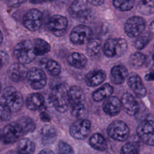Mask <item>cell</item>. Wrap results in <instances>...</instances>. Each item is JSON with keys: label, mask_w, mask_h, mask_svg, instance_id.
Returning <instances> with one entry per match:
<instances>
[{"label": "cell", "mask_w": 154, "mask_h": 154, "mask_svg": "<svg viewBox=\"0 0 154 154\" xmlns=\"http://www.w3.org/2000/svg\"><path fill=\"white\" fill-rule=\"evenodd\" d=\"M49 99L57 111L64 112L68 109L70 104L69 90L64 84H58L55 85L51 92Z\"/></svg>", "instance_id": "cell-1"}, {"label": "cell", "mask_w": 154, "mask_h": 154, "mask_svg": "<svg viewBox=\"0 0 154 154\" xmlns=\"http://www.w3.org/2000/svg\"><path fill=\"white\" fill-rule=\"evenodd\" d=\"M1 103L7 106L11 112H17L23 105V96L14 87L8 86L2 91Z\"/></svg>", "instance_id": "cell-2"}, {"label": "cell", "mask_w": 154, "mask_h": 154, "mask_svg": "<svg viewBox=\"0 0 154 154\" xmlns=\"http://www.w3.org/2000/svg\"><path fill=\"white\" fill-rule=\"evenodd\" d=\"M14 54L21 64L31 63L36 57L33 43L28 40L18 43L14 48Z\"/></svg>", "instance_id": "cell-3"}, {"label": "cell", "mask_w": 154, "mask_h": 154, "mask_svg": "<svg viewBox=\"0 0 154 154\" xmlns=\"http://www.w3.org/2000/svg\"><path fill=\"white\" fill-rule=\"evenodd\" d=\"M128 49V43L123 38H109L103 46L104 54L111 58H118L123 55Z\"/></svg>", "instance_id": "cell-4"}, {"label": "cell", "mask_w": 154, "mask_h": 154, "mask_svg": "<svg viewBox=\"0 0 154 154\" xmlns=\"http://www.w3.org/2000/svg\"><path fill=\"white\" fill-rule=\"evenodd\" d=\"M137 133L140 140L145 144L154 146V121L144 120L137 126Z\"/></svg>", "instance_id": "cell-5"}, {"label": "cell", "mask_w": 154, "mask_h": 154, "mask_svg": "<svg viewBox=\"0 0 154 154\" xmlns=\"http://www.w3.org/2000/svg\"><path fill=\"white\" fill-rule=\"evenodd\" d=\"M93 35L91 29L84 25L75 26L70 33V42L76 45H81L88 42Z\"/></svg>", "instance_id": "cell-6"}, {"label": "cell", "mask_w": 154, "mask_h": 154, "mask_svg": "<svg viewBox=\"0 0 154 154\" xmlns=\"http://www.w3.org/2000/svg\"><path fill=\"white\" fill-rule=\"evenodd\" d=\"M107 133L112 139L118 141H124L128 138L129 129L124 122L115 120L108 126Z\"/></svg>", "instance_id": "cell-7"}, {"label": "cell", "mask_w": 154, "mask_h": 154, "mask_svg": "<svg viewBox=\"0 0 154 154\" xmlns=\"http://www.w3.org/2000/svg\"><path fill=\"white\" fill-rule=\"evenodd\" d=\"M146 28L145 20L139 16H132L129 18L125 23L124 31L129 37H138L142 34Z\"/></svg>", "instance_id": "cell-8"}, {"label": "cell", "mask_w": 154, "mask_h": 154, "mask_svg": "<svg viewBox=\"0 0 154 154\" xmlns=\"http://www.w3.org/2000/svg\"><path fill=\"white\" fill-rule=\"evenodd\" d=\"M67 25L68 21L66 17L60 14L51 16L46 23L48 29L57 37H61L65 34Z\"/></svg>", "instance_id": "cell-9"}, {"label": "cell", "mask_w": 154, "mask_h": 154, "mask_svg": "<svg viewBox=\"0 0 154 154\" xmlns=\"http://www.w3.org/2000/svg\"><path fill=\"white\" fill-rule=\"evenodd\" d=\"M23 24L25 27L31 31H35L40 28L43 23V14L36 9L28 10L23 17Z\"/></svg>", "instance_id": "cell-10"}, {"label": "cell", "mask_w": 154, "mask_h": 154, "mask_svg": "<svg viewBox=\"0 0 154 154\" xmlns=\"http://www.w3.org/2000/svg\"><path fill=\"white\" fill-rule=\"evenodd\" d=\"M23 133L22 128L17 122H12L3 128L2 140L5 144H11L17 141Z\"/></svg>", "instance_id": "cell-11"}, {"label": "cell", "mask_w": 154, "mask_h": 154, "mask_svg": "<svg viewBox=\"0 0 154 154\" xmlns=\"http://www.w3.org/2000/svg\"><path fill=\"white\" fill-rule=\"evenodd\" d=\"M28 83L34 90H40L46 84V76L44 72L37 68L32 67L27 71L26 75Z\"/></svg>", "instance_id": "cell-12"}, {"label": "cell", "mask_w": 154, "mask_h": 154, "mask_svg": "<svg viewBox=\"0 0 154 154\" xmlns=\"http://www.w3.org/2000/svg\"><path fill=\"white\" fill-rule=\"evenodd\" d=\"M88 4L87 0H74L70 6V15L77 19H88L91 13Z\"/></svg>", "instance_id": "cell-13"}, {"label": "cell", "mask_w": 154, "mask_h": 154, "mask_svg": "<svg viewBox=\"0 0 154 154\" xmlns=\"http://www.w3.org/2000/svg\"><path fill=\"white\" fill-rule=\"evenodd\" d=\"M91 123L84 119L74 122L70 128L71 136L76 140H84L87 137L91 131Z\"/></svg>", "instance_id": "cell-14"}, {"label": "cell", "mask_w": 154, "mask_h": 154, "mask_svg": "<svg viewBox=\"0 0 154 154\" xmlns=\"http://www.w3.org/2000/svg\"><path fill=\"white\" fill-rule=\"evenodd\" d=\"M127 82L130 88L139 97H143L146 94V89L140 76L135 73H129L127 78Z\"/></svg>", "instance_id": "cell-15"}, {"label": "cell", "mask_w": 154, "mask_h": 154, "mask_svg": "<svg viewBox=\"0 0 154 154\" xmlns=\"http://www.w3.org/2000/svg\"><path fill=\"white\" fill-rule=\"evenodd\" d=\"M122 108L124 111L129 116H136L140 111V105L134 98V97L129 93L123 94L121 99Z\"/></svg>", "instance_id": "cell-16"}, {"label": "cell", "mask_w": 154, "mask_h": 154, "mask_svg": "<svg viewBox=\"0 0 154 154\" xmlns=\"http://www.w3.org/2000/svg\"><path fill=\"white\" fill-rule=\"evenodd\" d=\"M122 107L121 99L117 96L106 98L102 105V109L105 114L110 116H114L119 113Z\"/></svg>", "instance_id": "cell-17"}, {"label": "cell", "mask_w": 154, "mask_h": 154, "mask_svg": "<svg viewBox=\"0 0 154 154\" xmlns=\"http://www.w3.org/2000/svg\"><path fill=\"white\" fill-rule=\"evenodd\" d=\"M106 73L103 70H94L88 72L85 76V82L89 87H96L106 79Z\"/></svg>", "instance_id": "cell-18"}, {"label": "cell", "mask_w": 154, "mask_h": 154, "mask_svg": "<svg viewBox=\"0 0 154 154\" xmlns=\"http://www.w3.org/2000/svg\"><path fill=\"white\" fill-rule=\"evenodd\" d=\"M129 73L126 67L123 65L114 66L111 70L110 79L115 84H121L128 78Z\"/></svg>", "instance_id": "cell-19"}, {"label": "cell", "mask_w": 154, "mask_h": 154, "mask_svg": "<svg viewBox=\"0 0 154 154\" xmlns=\"http://www.w3.org/2000/svg\"><path fill=\"white\" fill-rule=\"evenodd\" d=\"M69 96L70 104L72 106L78 105H84L85 98V94L82 90L78 86L74 85L69 89Z\"/></svg>", "instance_id": "cell-20"}, {"label": "cell", "mask_w": 154, "mask_h": 154, "mask_svg": "<svg viewBox=\"0 0 154 154\" xmlns=\"http://www.w3.org/2000/svg\"><path fill=\"white\" fill-rule=\"evenodd\" d=\"M45 100L43 96L38 93L29 94L26 99V106L28 109L31 111H35L40 109L44 105Z\"/></svg>", "instance_id": "cell-21"}, {"label": "cell", "mask_w": 154, "mask_h": 154, "mask_svg": "<svg viewBox=\"0 0 154 154\" xmlns=\"http://www.w3.org/2000/svg\"><path fill=\"white\" fill-rule=\"evenodd\" d=\"M67 63L72 67L76 69H82L85 67L87 63V58L82 54L73 52L67 58Z\"/></svg>", "instance_id": "cell-22"}, {"label": "cell", "mask_w": 154, "mask_h": 154, "mask_svg": "<svg viewBox=\"0 0 154 154\" xmlns=\"http://www.w3.org/2000/svg\"><path fill=\"white\" fill-rule=\"evenodd\" d=\"M113 91L114 88L112 85L109 84H105L93 93L92 97L94 101L100 102L110 97Z\"/></svg>", "instance_id": "cell-23"}, {"label": "cell", "mask_w": 154, "mask_h": 154, "mask_svg": "<svg viewBox=\"0 0 154 154\" xmlns=\"http://www.w3.org/2000/svg\"><path fill=\"white\" fill-rule=\"evenodd\" d=\"M34 143L28 138L21 139L17 146L18 154H34L35 151Z\"/></svg>", "instance_id": "cell-24"}, {"label": "cell", "mask_w": 154, "mask_h": 154, "mask_svg": "<svg viewBox=\"0 0 154 154\" xmlns=\"http://www.w3.org/2000/svg\"><path fill=\"white\" fill-rule=\"evenodd\" d=\"M90 145L98 151H104L107 148V143L105 138L100 134H93L89 140Z\"/></svg>", "instance_id": "cell-25"}, {"label": "cell", "mask_w": 154, "mask_h": 154, "mask_svg": "<svg viewBox=\"0 0 154 154\" xmlns=\"http://www.w3.org/2000/svg\"><path fill=\"white\" fill-rule=\"evenodd\" d=\"M32 43L36 55H42L45 54L51 49L49 43L43 39L40 38H35Z\"/></svg>", "instance_id": "cell-26"}, {"label": "cell", "mask_w": 154, "mask_h": 154, "mask_svg": "<svg viewBox=\"0 0 154 154\" xmlns=\"http://www.w3.org/2000/svg\"><path fill=\"white\" fill-rule=\"evenodd\" d=\"M137 10L143 15H150L154 13V0H140Z\"/></svg>", "instance_id": "cell-27"}, {"label": "cell", "mask_w": 154, "mask_h": 154, "mask_svg": "<svg viewBox=\"0 0 154 154\" xmlns=\"http://www.w3.org/2000/svg\"><path fill=\"white\" fill-rule=\"evenodd\" d=\"M146 61V57L140 52L132 54L129 59V63L134 69H138L143 66Z\"/></svg>", "instance_id": "cell-28"}, {"label": "cell", "mask_w": 154, "mask_h": 154, "mask_svg": "<svg viewBox=\"0 0 154 154\" xmlns=\"http://www.w3.org/2000/svg\"><path fill=\"white\" fill-rule=\"evenodd\" d=\"M9 76L13 82H18L20 81L24 76L25 72L23 67L19 64H13L9 69Z\"/></svg>", "instance_id": "cell-29"}, {"label": "cell", "mask_w": 154, "mask_h": 154, "mask_svg": "<svg viewBox=\"0 0 154 154\" xmlns=\"http://www.w3.org/2000/svg\"><path fill=\"white\" fill-rule=\"evenodd\" d=\"M56 131L52 126L50 125H45L42 130V140L44 142L49 143L54 141L56 138Z\"/></svg>", "instance_id": "cell-30"}, {"label": "cell", "mask_w": 154, "mask_h": 154, "mask_svg": "<svg viewBox=\"0 0 154 154\" xmlns=\"http://www.w3.org/2000/svg\"><path fill=\"white\" fill-rule=\"evenodd\" d=\"M101 48V41L98 38L91 39L87 46V53L90 57L96 55Z\"/></svg>", "instance_id": "cell-31"}, {"label": "cell", "mask_w": 154, "mask_h": 154, "mask_svg": "<svg viewBox=\"0 0 154 154\" xmlns=\"http://www.w3.org/2000/svg\"><path fill=\"white\" fill-rule=\"evenodd\" d=\"M22 128L24 133L31 132L34 131L35 124L34 121L28 117H22L17 122Z\"/></svg>", "instance_id": "cell-32"}, {"label": "cell", "mask_w": 154, "mask_h": 154, "mask_svg": "<svg viewBox=\"0 0 154 154\" xmlns=\"http://www.w3.org/2000/svg\"><path fill=\"white\" fill-rule=\"evenodd\" d=\"M135 0H112L115 8L121 11H126L131 10L134 5Z\"/></svg>", "instance_id": "cell-33"}, {"label": "cell", "mask_w": 154, "mask_h": 154, "mask_svg": "<svg viewBox=\"0 0 154 154\" xmlns=\"http://www.w3.org/2000/svg\"><path fill=\"white\" fill-rule=\"evenodd\" d=\"M151 35L149 33H144L139 35L134 43L135 48L138 50L144 49L151 40Z\"/></svg>", "instance_id": "cell-34"}, {"label": "cell", "mask_w": 154, "mask_h": 154, "mask_svg": "<svg viewBox=\"0 0 154 154\" xmlns=\"http://www.w3.org/2000/svg\"><path fill=\"white\" fill-rule=\"evenodd\" d=\"M46 69L48 73L53 76H57L61 72L60 64L54 60H48L46 61Z\"/></svg>", "instance_id": "cell-35"}, {"label": "cell", "mask_w": 154, "mask_h": 154, "mask_svg": "<svg viewBox=\"0 0 154 154\" xmlns=\"http://www.w3.org/2000/svg\"><path fill=\"white\" fill-rule=\"evenodd\" d=\"M139 146L134 142H128L124 144L120 149V154H138Z\"/></svg>", "instance_id": "cell-36"}, {"label": "cell", "mask_w": 154, "mask_h": 154, "mask_svg": "<svg viewBox=\"0 0 154 154\" xmlns=\"http://www.w3.org/2000/svg\"><path fill=\"white\" fill-rule=\"evenodd\" d=\"M72 115L78 119H84L87 115V110L84 105H78L72 106Z\"/></svg>", "instance_id": "cell-37"}, {"label": "cell", "mask_w": 154, "mask_h": 154, "mask_svg": "<svg viewBox=\"0 0 154 154\" xmlns=\"http://www.w3.org/2000/svg\"><path fill=\"white\" fill-rule=\"evenodd\" d=\"M11 111L3 103L0 105V117L2 121H7L11 118Z\"/></svg>", "instance_id": "cell-38"}, {"label": "cell", "mask_w": 154, "mask_h": 154, "mask_svg": "<svg viewBox=\"0 0 154 154\" xmlns=\"http://www.w3.org/2000/svg\"><path fill=\"white\" fill-rule=\"evenodd\" d=\"M58 148L60 154H74L72 146L64 141H60L58 144Z\"/></svg>", "instance_id": "cell-39"}, {"label": "cell", "mask_w": 154, "mask_h": 154, "mask_svg": "<svg viewBox=\"0 0 154 154\" xmlns=\"http://www.w3.org/2000/svg\"><path fill=\"white\" fill-rule=\"evenodd\" d=\"M0 57H1V67L3 65H5L8 61V56L7 54L3 51H1V54H0Z\"/></svg>", "instance_id": "cell-40"}, {"label": "cell", "mask_w": 154, "mask_h": 154, "mask_svg": "<svg viewBox=\"0 0 154 154\" xmlns=\"http://www.w3.org/2000/svg\"><path fill=\"white\" fill-rule=\"evenodd\" d=\"M25 0H8V4L11 7H16L25 2Z\"/></svg>", "instance_id": "cell-41"}, {"label": "cell", "mask_w": 154, "mask_h": 154, "mask_svg": "<svg viewBox=\"0 0 154 154\" xmlns=\"http://www.w3.org/2000/svg\"><path fill=\"white\" fill-rule=\"evenodd\" d=\"M40 117L41 120L44 122H49L51 120V118H50L49 114L44 111H42V112H40Z\"/></svg>", "instance_id": "cell-42"}, {"label": "cell", "mask_w": 154, "mask_h": 154, "mask_svg": "<svg viewBox=\"0 0 154 154\" xmlns=\"http://www.w3.org/2000/svg\"><path fill=\"white\" fill-rule=\"evenodd\" d=\"M87 1L94 6H99L103 4L104 0H87Z\"/></svg>", "instance_id": "cell-43"}, {"label": "cell", "mask_w": 154, "mask_h": 154, "mask_svg": "<svg viewBox=\"0 0 154 154\" xmlns=\"http://www.w3.org/2000/svg\"><path fill=\"white\" fill-rule=\"evenodd\" d=\"M145 79L147 81H154V70L147 73L145 76Z\"/></svg>", "instance_id": "cell-44"}, {"label": "cell", "mask_w": 154, "mask_h": 154, "mask_svg": "<svg viewBox=\"0 0 154 154\" xmlns=\"http://www.w3.org/2000/svg\"><path fill=\"white\" fill-rule=\"evenodd\" d=\"M52 1H54V0H29V2L31 4H41L43 2H50Z\"/></svg>", "instance_id": "cell-45"}, {"label": "cell", "mask_w": 154, "mask_h": 154, "mask_svg": "<svg viewBox=\"0 0 154 154\" xmlns=\"http://www.w3.org/2000/svg\"><path fill=\"white\" fill-rule=\"evenodd\" d=\"M38 154H54V153L49 149H43L41 151H40Z\"/></svg>", "instance_id": "cell-46"}, {"label": "cell", "mask_w": 154, "mask_h": 154, "mask_svg": "<svg viewBox=\"0 0 154 154\" xmlns=\"http://www.w3.org/2000/svg\"><path fill=\"white\" fill-rule=\"evenodd\" d=\"M149 30L154 35V20H153L149 25Z\"/></svg>", "instance_id": "cell-47"}, {"label": "cell", "mask_w": 154, "mask_h": 154, "mask_svg": "<svg viewBox=\"0 0 154 154\" xmlns=\"http://www.w3.org/2000/svg\"><path fill=\"white\" fill-rule=\"evenodd\" d=\"M2 38H3V35H2V33L1 32V44L2 42Z\"/></svg>", "instance_id": "cell-48"}, {"label": "cell", "mask_w": 154, "mask_h": 154, "mask_svg": "<svg viewBox=\"0 0 154 154\" xmlns=\"http://www.w3.org/2000/svg\"><path fill=\"white\" fill-rule=\"evenodd\" d=\"M152 58H153V61H154V54H153V56H152Z\"/></svg>", "instance_id": "cell-49"}]
</instances>
